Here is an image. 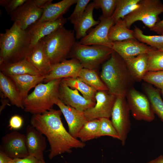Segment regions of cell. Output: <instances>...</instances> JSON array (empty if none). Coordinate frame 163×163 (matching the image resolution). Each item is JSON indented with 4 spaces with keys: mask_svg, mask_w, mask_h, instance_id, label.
I'll return each mask as SVG.
<instances>
[{
    "mask_svg": "<svg viewBox=\"0 0 163 163\" xmlns=\"http://www.w3.org/2000/svg\"><path fill=\"white\" fill-rule=\"evenodd\" d=\"M61 111L52 109L43 113L33 115L30 125L47 139L50 146L49 158L62 153H71L73 148H82L83 142L71 136L63 126Z\"/></svg>",
    "mask_w": 163,
    "mask_h": 163,
    "instance_id": "1",
    "label": "cell"
},
{
    "mask_svg": "<svg viewBox=\"0 0 163 163\" xmlns=\"http://www.w3.org/2000/svg\"><path fill=\"white\" fill-rule=\"evenodd\" d=\"M100 77L110 93L126 97L135 82L125 60L114 51L102 66Z\"/></svg>",
    "mask_w": 163,
    "mask_h": 163,
    "instance_id": "2",
    "label": "cell"
},
{
    "mask_svg": "<svg viewBox=\"0 0 163 163\" xmlns=\"http://www.w3.org/2000/svg\"><path fill=\"white\" fill-rule=\"evenodd\" d=\"M30 45L27 30L14 23L9 29L0 34V64L14 63L25 59Z\"/></svg>",
    "mask_w": 163,
    "mask_h": 163,
    "instance_id": "3",
    "label": "cell"
},
{
    "mask_svg": "<svg viewBox=\"0 0 163 163\" xmlns=\"http://www.w3.org/2000/svg\"><path fill=\"white\" fill-rule=\"evenodd\" d=\"M62 79L40 83L22 101L24 109L33 115L50 110L59 99V88Z\"/></svg>",
    "mask_w": 163,
    "mask_h": 163,
    "instance_id": "4",
    "label": "cell"
},
{
    "mask_svg": "<svg viewBox=\"0 0 163 163\" xmlns=\"http://www.w3.org/2000/svg\"><path fill=\"white\" fill-rule=\"evenodd\" d=\"M74 31L64 26L43 37L46 54L52 64L68 58L75 41Z\"/></svg>",
    "mask_w": 163,
    "mask_h": 163,
    "instance_id": "5",
    "label": "cell"
},
{
    "mask_svg": "<svg viewBox=\"0 0 163 163\" xmlns=\"http://www.w3.org/2000/svg\"><path fill=\"white\" fill-rule=\"evenodd\" d=\"M114 51L112 48L107 47L85 45L76 41L68 58L78 59L84 68L97 70Z\"/></svg>",
    "mask_w": 163,
    "mask_h": 163,
    "instance_id": "6",
    "label": "cell"
},
{
    "mask_svg": "<svg viewBox=\"0 0 163 163\" xmlns=\"http://www.w3.org/2000/svg\"><path fill=\"white\" fill-rule=\"evenodd\" d=\"M163 12V4L160 0H140L137 7L123 19L130 29L135 22L140 21L149 29L158 21Z\"/></svg>",
    "mask_w": 163,
    "mask_h": 163,
    "instance_id": "7",
    "label": "cell"
},
{
    "mask_svg": "<svg viewBox=\"0 0 163 163\" xmlns=\"http://www.w3.org/2000/svg\"><path fill=\"white\" fill-rule=\"evenodd\" d=\"M130 111L126 97L117 96L112 109L111 120L123 145L125 144L131 130Z\"/></svg>",
    "mask_w": 163,
    "mask_h": 163,
    "instance_id": "8",
    "label": "cell"
},
{
    "mask_svg": "<svg viewBox=\"0 0 163 163\" xmlns=\"http://www.w3.org/2000/svg\"><path fill=\"white\" fill-rule=\"evenodd\" d=\"M126 97L130 110L135 119L149 122L154 120L155 114L146 95L133 87L127 91Z\"/></svg>",
    "mask_w": 163,
    "mask_h": 163,
    "instance_id": "9",
    "label": "cell"
},
{
    "mask_svg": "<svg viewBox=\"0 0 163 163\" xmlns=\"http://www.w3.org/2000/svg\"><path fill=\"white\" fill-rule=\"evenodd\" d=\"M99 20V23L79 42L85 45H101L112 48L113 42L109 40L108 34L115 24L111 17L106 18L102 15Z\"/></svg>",
    "mask_w": 163,
    "mask_h": 163,
    "instance_id": "10",
    "label": "cell"
},
{
    "mask_svg": "<svg viewBox=\"0 0 163 163\" xmlns=\"http://www.w3.org/2000/svg\"><path fill=\"white\" fill-rule=\"evenodd\" d=\"M117 96L108 91H97L95 105L84 111V115L88 120L102 118H109Z\"/></svg>",
    "mask_w": 163,
    "mask_h": 163,
    "instance_id": "11",
    "label": "cell"
},
{
    "mask_svg": "<svg viewBox=\"0 0 163 163\" xmlns=\"http://www.w3.org/2000/svg\"><path fill=\"white\" fill-rule=\"evenodd\" d=\"M43 10L36 6L32 0H27L10 16L14 23L23 30H26L40 20Z\"/></svg>",
    "mask_w": 163,
    "mask_h": 163,
    "instance_id": "12",
    "label": "cell"
},
{
    "mask_svg": "<svg viewBox=\"0 0 163 163\" xmlns=\"http://www.w3.org/2000/svg\"><path fill=\"white\" fill-rule=\"evenodd\" d=\"M0 150L13 159L27 156L25 135L15 131L7 134L2 138Z\"/></svg>",
    "mask_w": 163,
    "mask_h": 163,
    "instance_id": "13",
    "label": "cell"
},
{
    "mask_svg": "<svg viewBox=\"0 0 163 163\" xmlns=\"http://www.w3.org/2000/svg\"><path fill=\"white\" fill-rule=\"evenodd\" d=\"M59 99L65 104L82 112L96 104V101L85 98L77 90L69 88L62 80L59 88Z\"/></svg>",
    "mask_w": 163,
    "mask_h": 163,
    "instance_id": "14",
    "label": "cell"
},
{
    "mask_svg": "<svg viewBox=\"0 0 163 163\" xmlns=\"http://www.w3.org/2000/svg\"><path fill=\"white\" fill-rule=\"evenodd\" d=\"M83 67L80 61L76 58L66 59L52 64V69L46 75L44 82L45 83L56 79L68 78H76Z\"/></svg>",
    "mask_w": 163,
    "mask_h": 163,
    "instance_id": "15",
    "label": "cell"
},
{
    "mask_svg": "<svg viewBox=\"0 0 163 163\" xmlns=\"http://www.w3.org/2000/svg\"><path fill=\"white\" fill-rule=\"evenodd\" d=\"M112 49L125 60L142 54L148 53L155 49L140 42L136 38L113 42Z\"/></svg>",
    "mask_w": 163,
    "mask_h": 163,
    "instance_id": "16",
    "label": "cell"
},
{
    "mask_svg": "<svg viewBox=\"0 0 163 163\" xmlns=\"http://www.w3.org/2000/svg\"><path fill=\"white\" fill-rule=\"evenodd\" d=\"M68 19L62 17L53 21L39 22L37 21L26 30L30 37V48L43 37L64 26Z\"/></svg>",
    "mask_w": 163,
    "mask_h": 163,
    "instance_id": "17",
    "label": "cell"
},
{
    "mask_svg": "<svg viewBox=\"0 0 163 163\" xmlns=\"http://www.w3.org/2000/svg\"><path fill=\"white\" fill-rule=\"evenodd\" d=\"M30 62L41 75H46L52 69V64L46 54L42 39L30 48L25 59Z\"/></svg>",
    "mask_w": 163,
    "mask_h": 163,
    "instance_id": "18",
    "label": "cell"
},
{
    "mask_svg": "<svg viewBox=\"0 0 163 163\" xmlns=\"http://www.w3.org/2000/svg\"><path fill=\"white\" fill-rule=\"evenodd\" d=\"M25 141L29 155L45 161L43 152L47 144L44 135L31 125H28L26 128Z\"/></svg>",
    "mask_w": 163,
    "mask_h": 163,
    "instance_id": "19",
    "label": "cell"
},
{
    "mask_svg": "<svg viewBox=\"0 0 163 163\" xmlns=\"http://www.w3.org/2000/svg\"><path fill=\"white\" fill-rule=\"evenodd\" d=\"M56 105L59 107L65 118L68 126V132L73 137L77 138L79 132L88 121L84 112L65 104L59 99Z\"/></svg>",
    "mask_w": 163,
    "mask_h": 163,
    "instance_id": "20",
    "label": "cell"
},
{
    "mask_svg": "<svg viewBox=\"0 0 163 163\" xmlns=\"http://www.w3.org/2000/svg\"><path fill=\"white\" fill-rule=\"evenodd\" d=\"M94 7L93 2L89 3L82 17L72 23L74 25L77 39L84 37L87 35V32L89 29L99 23V20L96 21L93 18V11Z\"/></svg>",
    "mask_w": 163,
    "mask_h": 163,
    "instance_id": "21",
    "label": "cell"
},
{
    "mask_svg": "<svg viewBox=\"0 0 163 163\" xmlns=\"http://www.w3.org/2000/svg\"><path fill=\"white\" fill-rule=\"evenodd\" d=\"M77 0H63L56 3H51L43 10L42 16L38 21L39 22L53 21L63 17V15Z\"/></svg>",
    "mask_w": 163,
    "mask_h": 163,
    "instance_id": "22",
    "label": "cell"
},
{
    "mask_svg": "<svg viewBox=\"0 0 163 163\" xmlns=\"http://www.w3.org/2000/svg\"><path fill=\"white\" fill-rule=\"evenodd\" d=\"M0 72L8 77L24 74L41 75L34 66L25 59L14 63L0 64Z\"/></svg>",
    "mask_w": 163,
    "mask_h": 163,
    "instance_id": "23",
    "label": "cell"
},
{
    "mask_svg": "<svg viewBox=\"0 0 163 163\" xmlns=\"http://www.w3.org/2000/svg\"><path fill=\"white\" fill-rule=\"evenodd\" d=\"M46 76L24 74L12 75L9 77L15 84L23 99L28 95L31 89L44 81Z\"/></svg>",
    "mask_w": 163,
    "mask_h": 163,
    "instance_id": "24",
    "label": "cell"
},
{
    "mask_svg": "<svg viewBox=\"0 0 163 163\" xmlns=\"http://www.w3.org/2000/svg\"><path fill=\"white\" fill-rule=\"evenodd\" d=\"M0 90L1 93L12 105L24 109L23 99L15 84L9 77L0 72Z\"/></svg>",
    "mask_w": 163,
    "mask_h": 163,
    "instance_id": "25",
    "label": "cell"
},
{
    "mask_svg": "<svg viewBox=\"0 0 163 163\" xmlns=\"http://www.w3.org/2000/svg\"><path fill=\"white\" fill-rule=\"evenodd\" d=\"M148 54H141L125 60L129 71L136 82H140L148 71Z\"/></svg>",
    "mask_w": 163,
    "mask_h": 163,
    "instance_id": "26",
    "label": "cell"
},
{
    "mask_svg": "<svg viewBox=\"0 0 163 163\" xmlns=\"http://www.w3.org/2000/svg\"><path fill=\"white\" fill-rule=\"evenodd\" d=\"M142 86L154 114L163 122V101L161 96V90L146 82L143 83Z\"/></svg>",
    "mask_w": 163,
    "mask_h": 163,
    "instance_id": "27",
    "label": "cell"
},
{
    "mask_svg": "<svg viewBox=\"0 0 163 163\" xmlns=\"http://www.w3.org/2000/svg\"><path fill=\"white\" fill-rule=\"evenodd\" d=\"M108 37L112 42L122 41L135 38L133 30L129 28L125 20L122 19L119 20L111 28L109 33Z\"/></svg>",
    "mask_w": 163,
    "mask_h": 163,
    "instance_id": "28",
    "label": "cell"
},
{
    "mask_svg": "<svg viewBox=\"0 0 163 163\" xmlns=\"http://www.w3.org/2000/svg\"><path fill=\"white\" fill-rule=\"evenodd\" d=\"M77 78L97 91H108L106 85L97 74V70L83 68Z\"/></svg>",
    "mask_w": 163,
    "mask_h": 163,
    "instance_id": "29",
    "label": "cell"
},
{
    "mask_svg": "<svg viewBox=\"0 0 163 163\" xmlns=\"http://www.w3.org/2000/svg\"><path fill=\"white\" fill-rule=\"evenodd\" d=\"M62 81L70 88L77 90L86 99L96 101L95 95L97 91L83 81L77 78H66Z\"/></svg>",
    "mask_w": 163,
    "mask_h": 163,
    "instance_id": "30",
    "label": "cell"
},
{
    "mask_svg": "<svg viewBox=\"0 0 163 163\" xmlns=\"http://www.w3.org/2000/svg\"><path fill=\"white\" fill-rule=\"evenodd\" d=\"M140 0H116V8L111 17L114 24L123 19L137 6Z\"/></svg>",
    "mask_w": 163,
    "mask_h": 163,
    "instance_id": "31",
    "label": "cell"
},
{
    "mask_svg": "<svg viewBox=\"0 0 163 163\" xmlns=\"http://www.w3.org/2000/svg\"><path fill=\"white\" fill-rule=\"evenodd\" d=\"M99 124V119L88 120L79 132L77 138L84 142L97 138Z\"/></svg>",
    "mask_w": 163,
    "mask_h": 163,
    "instance_id": "32",
    "label": "cell"
},
{
    "mask_svg": "<svg viewBox=\"0 0 163 163\" xmlns=\"http://www.w3.org/2000/svg\"><path fill=\"white\" fill-rule=\"evenodd\" d=\"M134 36L139 41L158 50L163 48V35H148L137 26L134 29Z\"/></svg>",
    "mask_w": 163,
    "mask_h": 163,
    "instance_id": "33",
    "label": "cell"
},
{
    "mask_svg": "<svg viewBox=\"0 0 163 163\" xmlns=\"http://www.w3.org/2000/svg\"><path fill=\"white\" fill-rule=\"evenodd\" d=\"M148 54V71L163 70V52L155 49Z\"/></svg>",
    "mask_w": 163,
    "mask_h": 163,
    "instance_id": "34",
    "label": "cell"
},
{
    "mask_svg": "<svg viewBox=\"0 0 163 163\" xmlns=\"http://www.w3.org/2000/svg\"><path fill=\"white\" fill-rule=\"evenodd\" d=\"M99 120L100 124L97 138L108 136L120 140L119 135L109 118H102Z\"/></svg>",
    "mask_w": 163,
    "mask_h": 163,
    "instance_id": "35",
    "label": "cell"
},
{
    "mask_svg": "<svg viewBox=\"0 0 163 163\" xmlns=\"http://www.w3.org/2000/svg\"><path fill=\"white\" fill-rule=\"evenodd\" d=\"M94 8H101L102 15L106 18L111 17L115 10L116 0H94Z\"/></svg>",
    "mask_w": 163,
    "mask_h": 163,
    "instance_id": "36",
    "label": "cell"
},
{
    "mask_svg": "<svg viewBox=\"0 0 163 163\" xmlns=\"http://www.w3.org/2000/svg\"><path fill=\"white\" fill-rule=\"evenodd\" d=\"M143 80L161 90L163 88V70L148 72Z\"/></svg>",
    "mask_w": 163,
    "mask_h": 163,
    "instance_id": "37",
    "label": "cell"
},
{
    "mask_svg": "<svg viewBox=\"0 0 163 163\" xmlns=\"http://www.w3.org/2000/svg\"><path fill=\"white\" fill-rule=\"evenodd\" d=\"M90 0H77L75 9L72 14L68 18L71 23L77 20L83 14Z\"/></svg>",
    "mask_w": 163,
    "mask_h": 163,
    "instance_id": "38",
    "label": "cell"
},
{
    "mask_svg": "<svg viewBox=\"0 0 163 163\" xmlns=\"http://www.w3.org/2000/svg\"><path fill=\"white\" fill-rule=\"evenodd\" d=\"M27 0H1L0 5L4 7L8 14L10 15Z\"/></svg>",
    "mask_w": 163,
    "mask_h": 163,
    "instance_id": "39",
    "label": "cell"
},
{
    "mask_svg": "<svg viewBox=\"0 0 163 163\" xmlns=\"http://www.w3.org/2000/svg\"><path fill=\"white\" fill-rule=\"evenodd\" d=\"M23 123V120L22 117L19 115H15L10 118L9 126L11 129L17 130L21 127Z\"/></svg>",
    "mask_w": 163,
    "mask_h": 163,
    "instance_id": "40",
    "label": "cell"
},
{
    "mask_svg": "<svg viewBox=\"0 0 163 163\" xmlns=\"http://www.w3.org/2000/svg\"><path fill=\"white\" fill-rule=\"evenodd\" d=\"M13 163H45V161L40 160L34 156L28 155L22 158L13 159Z\"/></svg>",
    "mask_w": 163,
    "mask_h": 163,
    "instance_id": "41",
    "label": "cell"
},
{
    "mask_svg": "<svg viewBox=\"0 0 163 163\" xmlns=\"http://www.w3.org/2000/svg\"><path fill=\"white\" fill-rule=\"evenodd\" d=\"M34 4L37 7L44 9L49 5L52 3V0H32Z\"/></svg>",
    "mask_w": 163,
    "mask_h": 163,
    "instance_id": "42",
    "label": "cell"
},
{
    "mask_svg": "<svg viewBox=\"0 0 163 163\" xmlns=\"http://www.w3.org/2000/svg\"><path fill=\"white\" fill-rule=\"evenodd\" d=\"M150 30L154 31L159 35H163V19L158 21Z\"/></svg>",
    "mask_w": 163,
    "mask_h": 163,
    "instance_id": "43",
    "label": "cell"
},
{
    "mask_svg": "<svg viewBox=\"0 0 163 163\" xmlns=\"http://www.w3.org/2000/svg\"><path fill=\"white\" fill-rule=\"evenodd\" d=\"M13 159L0 150V163H13Z\"/></svg>",
    "mask_w": 163,
    "mask_h": 163,
    "instance_id": "44",
    "label": "cell"
},
{
    "mask_svg": "<svg viewBox=\"0 0 163 163\" xmlns=\"http://www.w3.org/2000/svg\"><path fill=\"white\" fill-rule=\"evenodd\" d=\"M2 100H1L2 102V105L0 107V113H1L3 110L4 109L5 106L8 104V102L9 101L7 99H6V98L2 95H1Z\"/></svg>",
    "mask_w": 163,
    "mask_h": 163,
    "instance_id": "45",
    "label": "cell"
},
{
    "mask_svg": "<svg viewBox=\"0 0 163 163\" xmlns=\"http://www.w3.org/2000/svg\"><path fill=\"white\" fill-rule=\"evenodd\" d=\"M146 163H163V155H160L156 158Z\"/></svg>",
    "mask_w": 163,
    "mask_h": 163,
    "instance_id": "46",
    "label": "cell"
},
{
    "mask_svg": "<svg viewBox=\"0 0 163 163\" xmlns=\"http://www.w3.org/2000/svg\"><path fill=\"white\" fill-rule=\"evenodd\" d=\"M161 94L163 99V88L161 89Z\"/></svg>",
    "mask_w": 163,
    "mask_h": 163,
    "instance_id": "47",
    "label": "cell"
},
{
    "mask_svg": "<svg viewBox=\"0 0 163 163\" xmlns=\"http://www.w3.org/2000/svg\"><path fill=\"white\" fill-rule=\"evenodd\" d=\"M158 50L163 52V48L161 49L160 50Z\"/></svg>",
    "mask_w": 163,
    "mask_h": 163,
    "instance_id": "48",
    "label": "cell"
},
{
    "mask_svg": "<svg viewBox=\"0 0 163 163\" xmlns=\"http://www.w3.org/2000/svg\"></svg>",
    "mask_w": 163,
    "mask_h": 163,
    "instance_id": "49",
    "label": "cell"
}]
</instances>
